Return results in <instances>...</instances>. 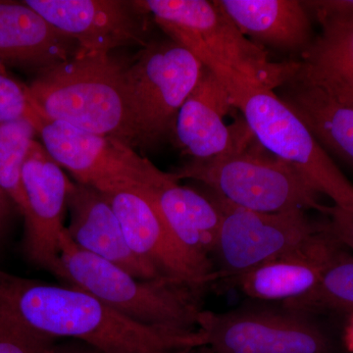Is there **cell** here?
Instances as JSON below:
<instances>
[{"label": "cell", "mask_w": 353, "mask_h": 353, "mask_svg": "<svg viewBox=\"0 0 353 353\" xmlns=\"http://www.w3.org/2000/svg\"><path fill=\"white\" fill-rule=\"evenodd\" d=\"M0 316L57 339L82 341L102 353H171L204 345L199 330L146 326L79 288L20 277L2 268Z\"/></svg>", "instance_id": "cell-1"}, {"label": "cell", "mask_w": 353, "mask_h": 353, "mask_svg": "<svg viewBox=\"0 0 353 353\" xmlns=\"http://www.w3.org/2000/svg\"><path fill=\"white\" fill-rule=\"evenodd\" d=\"M125 67L110 54L79 50L38 74L28 85L30 97L48 119L131 145L136 131Z\"/></svg>", "instance_id": "cell-2"}, {"label": "cell", "mask_w": 353, "mask_h": 353, "mask_svg": "<svg viewBox=\"0 0 353 353\" xmlns=\"http://www.w3.org/2000/svg\"><path fill=\"white\" fill-rule=\"evenodd\" d=\"M60 259L62 284L88 292L132 321L171 331H196L203 290L170 279L136 277L81 250L66 229L60 239Z\"/></svg>", "instance_id": "cell-3"}, {"label": "cell", "mask_w": 353, "mask_h": 353, "mask_svg": "<svg viewBox=\"0 0 353 353\" xmlns=\"http://www.w3.org/2000/svg\"><path fill=\"white\" fill-rule=\"evenodd\" d=\"M210 70L260 145L294 167L334 206L353 208L352 183L277 92L226 67L217 65Z\"/></svg>", "instance_id": "cell-4"}, {"label": "cell", "mask_w": 353, "mask_h": 353, "mask_svg": "<svg viewBox=\"0 0 353 353\" xmlns=\"http://www.w3.org/2000/svg\"><path fill=\"white\" fill-rule=\"evenodd\" d=\"M132 4L208 68L220 65L274 90L299 69V61L294 60L272 61L263 48L240 31L218 1L139 0Z\"/></svg>", "instance_id": "cell-5"}, {"label": "cell", "mask_w": 353, "mask_h": 353, "mask_svg": "<svg viewBox=\"0 0 353 353\" xmlns=\"http://www.w3.org/2000/svg\"><path fill=\"white\" fill-rule=\"evenodd\" d=\"M172 175L176 181L196 180L230 203L255 212L314 209L326 215L329 208L299 171L267 152L252 132L225 154L192 160Z\"/></svg>", "instance_id": "cell-6"}, {"label": "cell", "mask_w": 353, "mask_h": 353, "mask_svg": "<svg viewBox=\"0 0 353 353\" xmlns=\"http://www.w3.org/2000/svg\"><path fill=\"white\" fill-rule=\"evenodd\" d=\"M203 67L192 51L170 38L148 43L126 65L137 143L155 145L175 132L179 111Z\"/></svg>", "instance_id": "cell-7"}, {"label": "cell", "mask_w": 353, "mask_h": 353, "mask_svg": "<svg viewBox=\"0 0 353 353\" xmlns=\"http://www.w3.org/2000/svg\"><path fill=\"white\" fill-rule=\"evenodd\" d=\"M197 330L214 353H336V343L314 314L285 305L203 310Z\"/></svg>", "instance_id": "cell-8"}, {"label": "cell", "mask_w": 353, "mask_h": 353, "mask_svg": "<svg viewBox=\"0 0 353 353\" xmlns=\"http://www.w3.org/2000/svg\"><path fill=\"white\" fill-rule=\"evenodd\" d=\"M41 145L77 183L109 194L125 188H152L168 178L131 145L110 137L83 131L39 113L34 121Z\"/></svg>", "instance_id": "cell-9"}, {"label": "cell", "mask_w": 353, "mask_h": 353, "mask_svg": "<svg viewBox=\"0 0 353 353\" xmlns=\"http://www.w3.org/2000/svg\"><path fill=\"white\" fill-rule=\"evenodd\" d=\"M210 192L222 212L212 254L217 263L216 281H222L227 287H233L239 279L262 264L305 245L320 231L321 225L311 222L305 211L255 212Z\"/></svg>", "instance_id": "cell-10"}, {"label": "cell", "mask_w": 353, "mask_h": 353, "mask_svg": "<svg viewBox=\"0 0 353 353\" xmlns=\"http://www.w3.org/2000/svg\"><path fill=\"white\" fill-rule=\"evenodd\" d=\"M104 194L132 252L160 277L203 290L215 282L213 265L197 259L179 243L145 188H125Z\"/></svg>", "instance_id": "cell-11"}, {"label": "cell", "mask_w": 353, "mask_h": 353, "mask_svg": "<svg viewBox=\"0 0 353 353\" xmlns=\"http://www.w3.org/2000/svg\"><path fill=\"white\" fill-rule=\"evenodd\" d=\"M73 185L43 145L34 141L22 171L24 252L30 262L57 279L62 271L60 239Z\"/></svg>", "instance_id": "cell-12"}, {"label": "cell", "mask_w": 353, "mask_h": 353, "mask_svg": "<svg viewBox=\"0 0 353 353\" xmlns=\"http://www.w3.org/2000/svg\"><path fill=\"white\" fill-rule=\"evenodd\" d=\"M53 28L85 52L106 53L123 46H145V15L132 1L26 0Z\"/></svg>", "instance_id": "cell-13"}, {"label": "cell", "mask_w": 353, "mask_h": 353, "mask_svg": "<svg viewBox=\"0 0 353 353\" xmlns=\"http://www.w3.org/2000/svg\"><path fill=\"white\" fill-rule=\"evenodd\" d=\"M233 108L226 88L204 66L201 79L176 117L174 134L179 148L197 161L233 150L252 132L243 118L231 126L226 125L225 117Z\"/></svg>", "instance_id": "cell-14"}, {"label": "cell", "mask_w": 353, "mask_h": 353, "mask_svg": "<svg viewBox=\"0 0 353 353\" xmlns=\"http://www.w3.org/2000/svg\"><path fill=\"white\" fill-rule=\"evenodd\" d=\"M320 225L312 240L257 267L239 279L233 287L259 301L287 303L307 296L319 285L332 262L345 250Z\"/></svg>", "instance_id": "cell-15"}, {"label": "cell", "mask_w": 353, "mask_h": 353, "mask_svg": "<svg viewBox=\"0 0 353 353\" xmlns=\"http://www.w3.org/2000/svg\"><path fill=\"white\" fill-rule=\"evenodd\" d=\"M68 208L71 220L66 231L81 250L117 265L136 277L161 278L132 252L122 225L103 192L74 183Z\"/></svg>", "instance_id": "cell-16"}, {"label": "cell", "mask_w": 353, "mask_h": 353, "mask_svg": "<svg viewBox=\"0 0 353 353\" xmlns=\"http://www.w3.org/2000/svg\"><path fill=\"white\" fill-rule=\"evenodd\" d=\"M80 48L24 3L0 1V63L38 74L64 63Z\"/></svg>", "instance_id": "cell-17"}, {"label": "cell", "mask_w": 353, "mask_h": 353, "mask_svg": "<svg viewBox=\"0 0 353 353\" xmlns=\"http://www.w3.org/2000/svg\"><path fill=\"white\" fill-rule=\"evenodd\" d=\"M145 189L179 243L197 259L213 265L222 212L212 192L181 185L172 173L163 182Z\"/></svg>", "instance_id": "cell-18"}, {"label": "cell", "mask_w": 353, "mask_h": 353, "mask_svg": "<svg viewBox=\"0 0 353 353\" xmlns=\"http://www.w3.org/2000/svg\"><path fill=\"white\" fill-rule=\"evenodd\" d=\"M246 38L303 57L314 41L310 15L297 0H218Z\"/></svg>", "instance_id": "cell-19"}, {"label": "cell", "mask_w": 353, "mask_h": 353, "mask_svg": "<svg viewBox=\"0 0 353 353\" xmlns=\"http://www.w3.org/2000/svg\"><path fill=\"white\" fill-rule=\"evenodd\" d=\"M279 88L282 90L279 97L301 118L323 150L353 167V108L297 72Z\"/></svg>", "instance_id": "cell-20"}, {"label": "cell", "mask_w": 353, "mask_h": 353, "mask_svg": "<svg viewBox=\"0 0 353 353\" xmlns=\"http://www.w3.org/2000/svg\"><path fill=\"white\" fill-rule=\"evenodd\" d=\"M318 21L321 34L301 57L297 74L312 83L353 85V15Z\"/></svg>", "instance_id": "cell-21"}, {"label": "cell", "mask_w": 353, "mask_h": 353, "mask_svg": "<svg viewBox=\"0 0 353 353\" xmlns=\"http://www.w3.org/2000/svg\"><path fill=\"white\" fill-rule=\"evenodd\" d=\"M37 136L36 126L30 119L0 123V189L22 216L25 212L23 167Z\"/></svg>", "instance_id": "cell-22"}, {"label": "cell", "mask_w": 353, "mask_h": 353, "mask_svg": "<svg viewBox=\"0 0 353 353\" xmlns=\"http://www.w3.org/2000/svg\"><path fill=\"white\" fill-rule=\"evenodd\" d=\"M283 305L311 314L325 310L353 312V256L345 250L327 268L315 290Z\"/></svg>", "instance_id": "cell-23"}, {"label": "cell", "mask_w": 353, "mask_h": 353, "mask_svg": "<svg viewBox=\"0 0 353 353\" xmlns=\"http://www.w3.org/2000/svg\"><path fill=\"white\" fill-rule=\"evenodd\" d=\"M58 339L0 316V353H55Z\"/></svg>", "instance_id": "cell-24"}, {"label": "cell", "mask_w": 353, "mask_h": 353, "mask_svg": "<svg viewBox=\"0 0 353 353\" xmlns=\"http://www.w3.org/2000/svg\"><path fill=\"white\" fill-rule=\"evenodd\" d=\"M38 114L29 87L11 76L0 63V123L26 118L34 124Z\"/></svg>", "instance_id": "cell-25"}, {"label": "cell", "mask_w": 353, "mask_h": 353, "mask_svg": "<svg viewBox=\"0 0 353 353\" xmlns=\"http://www.w3.org/2000/svg\"><path fill=\"white\" fill-rule=\"evenodd\" d=\"M326 215L328 221L322 223L325 230L343 248L353 250V208L329 206Z\"/></svg>", "instance_id": "cell-26"}, {"label": "cell", "mask_w": 353, "mask_h": 353, "mask_svg": "<svg viewBox=\"0 0 353 353\" xmlns=\"http://www.w3.org/2000/svg\"><path fill=\"white\" fill-rule=\"evenodd\" d=\"M309 15H314L316 19L332 16L353 15V0H310L301 1Z\"/></svg>", "instance_id": "cell-27"}, {"label": "cell", "mask_w": 353, "mask_h": 353, "mask_svg": "<svg viewBox=\"0 0 353 353\" xmlns=\"http://www.w3.org/2000/svg\"><path fill=\"white\" fill-rule=\"evenodd\" d=\"M326 90L334 97L353 108V85L343 83H316Z\"/></svg>", "instance_id": "cell-28"}, {"label": "cell", "mask_w": 353, "mask_h": 353, "mask_svg": "<svg viewBox=\"0 0 353 353\" xmlns=\"http://www.w3.org/2000/svg\"><path fill=\"white\" fill-rule=\"evenodd\" d=\"M55 353H102L94 347L82 341L70 340L65 343H58Z\"/></svg>", "instance_id": "cell-29"}, {"label": "cell", "mask_w": 353, "mask_h": 353, "mask_svg": "<svg viewBox=\"0 0 353 353\" xmlns=\"http://www.w3.org/2000/svg\"><path fill=\"white\" fill-rule=\"evenodd\" d=\"M12 202L8 199V196L4 194L3 190L0 189V234L3 232L4 228L10 215V208Z\"/></svg>", "instance_id": "cell-30"}, {"label": "cell", "mask_w": 353, "mask_h": 353, "mask_svg": "<svg viewBox=\"0 0 353 353\" xmlns=\"http://www.w3.org/2000/svg\"><path fill=\"white\" fill-rule=\"evenodd\" d=\"M171 353H214L210 348L206 345H199V347H192L182 348V350H175Z\"/></svg>", "instance_id": "cell-31"}, {"label": "cell", "mask_w": 353, "mask_h": 353, "mask_svg": "<svg viewBox=\"0 0 353 353\" xmlns=\"http://www.w3.org/2000/svg\"><path fill=\"white\" fill-rule=\"evenodd\" d=\"M350 343H352V345L353 347V324H352V328H350Z\"/></svg>", "instance_id": "cell-32"}]
</instances>
